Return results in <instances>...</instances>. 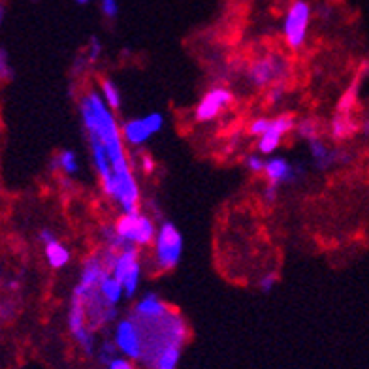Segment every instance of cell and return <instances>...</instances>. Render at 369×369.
<instances>
[{"mask_svg":"<svg viewBox=\"0 0 369 369\" xmlns=\"http://www.w3.org/2000/svg\"><path fill=\"white\" fill-rule=\"evenodd\" d=\"M78 110L85 134L98 136L106 147L113 174L117 177L134 174L129 155H127V144L123 140L121 124L115 117V112H112L106 106V102L102 100L100 93L96 89H90L79 96Z\"/></svg>","mask_w":369,"mask_h":369,"instance_id":"6da1fadb","label":"cell"},{"mask_svg":"<svg viewBox=\"0 0 369 369\" xmlns=\"http://www.w3.org/2000/svg\"><path fill=\"white\" fill-rule=\"evenodd\" d=\"M247 83L252 89H268L271 85L288 83L292 76V64L283 53L268 51L252 59L245 70Z\"/></svg>","mask_w":369,"mask_h":369,"instance_id":"7a4b0ae2","label":"cell"},{"mask_svg":"<svg viewBox=\"0 0 369 369\" xmlns=\"http://www.w3.org/2000/svg\"><path fill=\"white\" fill-rule=\"evenodd\" d=\"M183 234L177 224L163 221L158 224L157 238L153 243V266L160 274H170L180 266L183 258Z\"/></svg>","mask_w":369,"mask_h":369,"instance_id":"3957f363","label":"cell"},{"mask_svg":"<svg viewBox=\"0 0 369 369\" xmlns=\"http://www.w3.org/2000/svg\"><path fill=\"white\" fill-rule=\"evenodd\" d=\"M311 23H313V6L308 0H292L281 23V34L288 49L302 51L305 47Z\"/></svg>","mask_w":369,"mask_h":369,"instance_id":"277c9868","label":"cell"},{"mask_svg":"<svg viewBox=\"0 0 369 369\" xmlns=\"http://www.w3.org/2000/svg\"><path fill=\"white\" fill-rule=\"evenodd\" d=\"M113 226L123 247H138V249L153 247L158 230L155 218L144 211L119 215Z\"/></svg>","mask_w":369,"mask_h":369,"instance_id":"5b68a950","label":"cell"},{"mask_svg":"<svg viewBox=\"0 0 369 369\" xmlns=\"http://www.w3.org/2000/svg\"><path fill=\"white\" fill-rule=\"evenodd\" d=\"M66 326L70 336L78 347L81 348V353L85 356H95L96 354V332L90 328L89 317H87V309L85 303L76 296H70V303H68L66 311Z\"/></svg>","mask_w":369,"mask_h":369,"instance_id":"8992f818","label":"cell"},{"mask_svg":"<svg viewBox=\"0 0 369 369\" xmlns=\"http://www.w3.org/2000/svg\"><path fill=\"white\" fill-rule=\"evenodd\" d=\"M113 343L117 347L119 354L132 362H141L146 353V341H144V332L140 322L129 315L119 319L113 326Z\"/></svg>","mask_w":369,"mask_h":369,"instance_id":"52a82bcc","label":"cell"},{"mask_svg":"<svg viewBox=\"0 0 369 369\" xmlns=\"http://www.w3.org/2000/svg\"><path fill=\"white\" fill-rule=\"evenodd\" d=\"M232 106H234V93L228 87L215 85L201 95V98L194 106L192 115H194V121L198 124H207L223 117Z\"/></svg>","mask_w":369,"mask_h":369,"instance_id":"ba28073f","label":"cell"},{"mask_svg":"<svg viewBox=\"0 0 369 369\" xmlns=\"http://www.w3.org/2000/svg\"><path fill=\"white\" fill-rule=\"evenodd\" d=\"M166 119L160 112L147 113L144 117L129 119L121 124V132H123V140L129 147H144L147 141L151 140L153 136L163 132Z\"/></svg>","mask_w":369,"mask_h":369,"instance_id":"9c48e42d","label":"cell"},{"mask_svg":"<svg viewBox=\"0 0 369 369\" xmlns=\"http://www.w3.org/2000/svg\"><path fill=\"white\" fill-rule=\"evenodd\" d=\"M138 247H124L119 251L117 262L113 266L112 274L124 286V296L134 298L141 285V257Z\"/></svg>","mask_w":369,"mask_h":369,"instance_id":"30bf717a","label":"cell"},{"mask_svg":"<svg viewBox=\"0 0 369 369\" xmlns=\"http://www.w3.org/2000/svg\"><path fill=\"white\" fill-rule=\"evenodd\" d=\"M308 149L311 163L319 172H330L339 166H348L354 160L353 151H348L341 146H332L324 138L309 141Z\"/></svg>","mask_w":369,"mask_h":369,"instance_id":"8fae6325","label":"cell"},{"mask_svg":"<svg viewBox=\"0 0 369 369\" xmlns=\"http://www.w3.org/2000/svg\"><path fill=\"white\" fill-rule=\"evenodd\" d=\"M106 274H110V271H107L106 264L102 260L100 251L90 252L89 257L83 260V264H81V268H79L78 283L74 286L72 296L85 300L90 294H95Z\"/></svg>","mask_w":369,"mask_h":369,"instance_id":"7c38bea8","label":"cell"},{"mask_svg":"<svg viewBox=\"0 0 369 369\" xmlns=\"http://www.w3.org/2000/svg\"><path fill=\"white\" fill-rule=\"evenodd\" d=\"M296 123L298 119L288 112H283L279 113V115L271 117V123H269L268 130L257 140V151L260 153V155H264V157L274 155V153L279 149L286 136L292 134V132L296 130Z\"/></svg>","mask_w":369,"mask_h":369,"instance_id":"4fadbf2b","label":"cell"},{"mask_svg":"<svg viewBox=\"0 0 369 369\" xmlns=\"http://www.w3.org/2000/svg\"><path fill=\"white\" fill-rule=\"evenodd\" d=\"M262 175L266 183H271L283 189L288 184L300 183L303 175H305V168L302 164L291 163L285 157H269L266 160V168H264Z\"/></svg>","mask_w":369,"mask_h":369,"instance_id":"5bb4252c","label":"cell"},{"mask_svg":"<svg viewBox=\"0 0 369 369\" xmlns=\"http://www.w3.org/2000/svg\"><path fill=\"white\" fill-rule=\"evenodd\" d=\"M38 241L40 245L44 247V257L45 262L51 269H64L72 260V252L68 249V245H64L57 234L51 228H42L38 232Z\"/></svg>","mask_w":369,"mask_h":369,"instance_id":"9a60e30c","label":"cell"},{"mask_svg":"<svg viewBox=\"0 0 369 369\" xmlns=\"http://www.w3.org/2000/svg\"><path fill=\"white\" fill-rule=\"evenodd\" d=\"M172 311L168 303L155 292H146L144 296L138 298V302L132 308V317L140 322H155V320L164 319Z\"/></svg>","mask_w":369,"mask_h":369,"instance_id":"2e32d148","label":"cell"},{"mask_svg":"<svg viewBox=\"0 0 369 369\" xmlns=\"http://www.w3.org/2000/svg\"><path fill=\"white\" fill-rule=\"evenodd\" d=\"M360 132V121L353 117V113H334V117L328 123V136L334 144H343Z\"/></svg>","mask_w":369,"mask_h":369,"instance_id":"e0dca14e","label":"cell"},{"mask_svg":"<svg viewBox=\"0 0 369 369\" xmlns=\"http://www.w3.org/2000/svg\"><path fill=\"white\" fill-rule=\"evenodd\" d=\"M51 172H59L62 177H74L79 174V157L74 149H61L49 163Z\"/></svg>","mask_w":369,"mask_h":369,"instance_id":"ac0fdd59","label":"cell"},{"mask_svg":"<svg viewBox=\"0 0 369 369\" xmlns=\"http://www.w3.org/2000/svg\"><path fill=\"white\" fill-rule=\"evenodd\" d=\"M98 292H100V296L104 298V302H107L110 305H115V308H119L121 302L127 298L124 296L123 283H121L113 274L104 275V279H102L100 286H98Z\"/></svg>","mask_w":369,"mask_h":369,"instance_id":"d6986e66","label":"cell"},{"mask_svg":"<svg viewBox=\"0 0 369 369\" xmlns=\"http://www.w3.org/2000/svg\"><path fill=\"white\" fill-rule=\"evenodd\" d=\"M296 136L305 144L317 140V138H324V124L320 123L317 117H303L296 123Z\"/></svg>","mask_w":369,"mask_h":369,"instance_id":"ffe728a7","label":"cell"},{"mask_svg":"<svg viewBox=\"0 0 369 369\" xmlns=\"http://www.w3.org/2000/svg\"><path fill=\"white\" fill-rule=\"evenodd\" d=\"M98 93H100L102 100L106 102V106L112 110V112H121L123 107V95H121V89L117 87V83L110 78L100 79V87H98Z\"/></svg>","mask_w":369,"mask_h":369,"instance_id":"44dd1931","label":"cell"},{"mask_svg":"<svg viewBox=\"0 0 369 369\" xmlns=\"http://www.w3.org/2000/svg\"><path fill=\"white\" fill-rule=\"evenodd\" d=\"M183 354V345H168L157 354L151 369H177Z\"/></svg>","mask_w":369,"mask_h":369,"instance_id":"7402d4cb","label":"cell"},{"mask_svg":"<svg viewBox=\"0 0 369 369\" xmlns=\"http://www.w3.org/2000/svg\"><path fill=\"white\" fill-rule=\"evenodd\" d=\"M356 102H358V81L348 85V89L345 90L337 102L336 112L339 113H353L354 107H356Z\"/></svg>","mask_w":369,"mask_h":369,"instance_id":"603a6c76","label":"cell"},{"mask_svg":"<svg viewBox=\"0 0 369 369\" xmlns=\"http://www.w3.org/2000/svg\"><path fill=\"white\" fill-rule=\"evenodd\" d=\"M98 238H100L102 247H110V249H115V251H121L124 249L121 240H119L117 232H115V226L113 223L110 224H102L100 230H98Z\"/></svg>","mask_w":369,"mask_h":369,"instance_id":"cb8c5ba5","label":"cell"},{"mask_svg":"<svg viewBox=\"0 0 369 369\" xmlns=\"http://www.w3.org/2000/svg\"><path fill=\"white\" fill-rule=\"evenodd\" d=\"M286 95H288V83H277L271 85L266 89V104L271 110H277V107L285 102Z\"/></svg>","mask_w":369,"mask_h":369,"instance_id":"d4e9b609","label":"cell"},{"mask_svg":"<svg viewBox=\"0 0 369 369\" xmlns=\"http://www.w3.org/2000/svg\"><path fill=\"white\" fill-rule=\"evenodd\" d=\"M96 358H98V362H100L102 365H110L112 364V360H115L119 356V351L117 347H115V343H113V339H104V341L96 347Z\"/></svg>","mask_w":369,"mask_h":369,"instance_id":"484cf974","label":"cell"},{"mask_svg":"<svg viewBox=\"0 0 369 369\" xmlns=\"http://www.w3.org/2000/svg\"><path fill=\"white\" fill-rule=\"evenodd\" d=\"M266 160H268V158L264 157V155H260L258 151H254V153H249V155H247L245 160H243V164H245V170L249 172V174L262 175L264 168H266Z\"/></svg>","mask_w":369,"mask_h":369,"instance_id":"4316f807","label":"cell"},{"mask_svg":"<svg viewBox=\"0 0 369 369\" xmlns=\"http://www.w3.org/2000/svg\"><path fill=\"white\" fill-rule=\"evenodd\" d=\"M85 57H87V61H89L90 66H96L102 59V53H104V45H102L100 38H96V36H90L89 38V44L85 47Z\"/></svg>","mask_w":369,"mask_h":369,"instance_id":"83f0119b","label":"cell"},{"mask_svg":"<svg viewBox=\"0 0 369 369\" xmlns=\"http://www.w3.org/2000/svg\"><path fill=\"white\" fill-rule=\"evenodd\" d=\"M269 123H271V117H268V115H258V117L251 119V121L247 123V134L258 140V138L268 130Z\"/></svg>","mask_w":369,"mask_h":369,"instance_id":"f1b7e54d","label":"cell"},{"mask_svg":"<svg viewBox=\"0 0 369 369\" xmlns=\"http://www.w3.org/2000/svg\"><path fill=\"white\" fill-rule=\"evenodd\" d=\"M16 76L13 64H11L10 53L6 51V47L0 45V81H11Z\"/></svg>","mask_w":369,"mask_h":369,"instance_id":"f546056e","label":"cell"},{"mask_svg":"<svg viewBox=\"0 0 369 369\" xmlns=\"http://www.w3.org/2000/svg\"><path fill=\"white\" fill-rule=\"evenodd\" d=\"M277 283H279V275H277V271H266V274H262L260 277H258L257 286L260 292L269 294V292L277 286Z\"/></svg>","mask_w":369,"mask_h":369,"instance_id":"4dcf8cb0","label":"cell"},{"mask_svg":"<svg viewBox=\"0 0 369 369\" xmlns=\"http://www.w3.org/2000/svg\"><path fill=\"white\" fill-rule=\"evenodd\" d=\"M100 6V13L106 17L107 21H115L121 13V4H119V0H100L98 2Z\"/></svg>","mask_w":369,"mask_h":369,"instance_id":"1f68e13d","label":"cell"},{"mask_svg":"<svg viewBox=\"0 0 369 369\" xmlns=\"http://www.w3.org/2000/svg\"><path fill=\"white\" fill-rule=\"evenodd\" d=\"M279 192L281 189L279 187H275L271 183H266L260 190V200H262L264 206H275L277 200H279Z\"/></svg>","mask_w":369,"mask_h":369,"instance_id":"d6a6232c","label":"cell"},{"mask_svg":"<svg viewBox=\"0 0 369 369\" xmlns=\"http://www.w3.org/2000/svg\"><path fill=\"white\" fill-rule=\"evenodd\" d=\"M140 170L146 175L153 174L157 170V160L149 155V153H141L140 155Z\"/></svg>","mask_w":369,"mask_h":369,"instance_id":"836d02e7","label":"cell"},{"mask_svg":"<svg viewBox=\"0 0 369 369\" xmlns=\"http://www.w3.org/2000/svg\"><path fill=\"white\" fill-rule=\"evenodd\" d=\"M106 369H136V365H134V362H132V360L124 358V356H121V354H119L117 358L112 360V364L107 365Z\"/></svg>","mask_w":369,"mask_h":369,"instance_id":"e575fe53","label":"cell"},{"mask_svg":"<svg viewBox=\"0 0 369 369\" xmlns=\"http://www.w3.org/2000/svg\"><path fill=\"white\" fill-rule=\"evenodd\" d=\"M13 313H16V303L11 302V300H8V302L0 303V317L2 319H11L13 317Z\"/></svg>","mask_w":369,"mask_h":369,"instance_id":"d590c367","label":"cell"},{"mask_svg":"<svg viewBox=\"0 0 369 369\" xmlns=\"http://www.w3.org/2000/svg\"><path fill=\"white\" fill-rule=\"evenodd\" d=\"M360 134L364 136L365 140H369V115L360 121Z\"/></svg>","mask_w":369,"mask_h":369,"instance_id":"8d00e7d4","label":"cell"},{"mask_svg":"<svg viewBox=\"0 0 369 369\" xmlns=\"http://www.w3.org/2000/svg\"><path fill=\"white\" fill-rule=\"evenodd\" d=\"M4 16H6L4 4H2V2H0V27H2V23H4Z\"/></svg>","mask_w":369,"mask_h":369,"instance_id":"74e56055","label":"cell"},{"mask_svg":"<svg viewBox=\"0 0 369 369\" xmlns=\"http://www.w3.org/2000/svg\"><path fill=\"white\" fill-rule=\"evenodd\" d=\"M74 2H76L78 6H87V4H90L93 0H74Z\"/></svg>","mask_w":369,"mask_h":369,"instance_id":"f35d334b","label":"cell"},{"mask_svg":"<svg viewBox=\"0 0 369 369\" xmlns=\"http://www.w3.org/2000/svg\"><path fill=\"white\" fill-rule=\"evenodd\" d=\"M2 277H4V269H2V264H0V281H2Z\"/></svg>","mask_w":369,"mask_h":369,"instance_id":"ab89813d","label":"cell"}]
</instances>
